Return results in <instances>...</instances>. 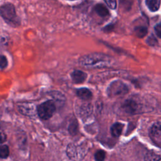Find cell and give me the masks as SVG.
<instances>
[{"label":"cell","mask_w":161,"mask_h":161,"mask_svg":"<svg viewBox=\"0 0 161 161\" xmlns=\"http://www.w3.org/2000/svg\"><path fill=\"white\" fill-rule=\"evenodd\" d=\"M6 135L2 131H0V143H3L6 140Z\"/></svg>","instance_id":"obj_23"},{"label":"cell","mask_w":161,"mask_h":161,"mask_svg":"<svg viewBox=\"0 0 161 161\" xmlns=\"http://www.w3.org/2000/svg\"><path fill=\"white\" fill-rule=\"evenodd\" d=\"M148 30L147 27L140 26H137L136 28H135V33L136 35V36L139 38H143L147 34Z\"/></svg>","instance_id":"obj_15"},{"label":"cell","mask_w":161,"mask_h":161,"mask_svg":"<svg viewBox=\"0 0 161 161\" xmlns=\"http://www.w3.org/2000/svg\"><path fill=\"white\" fill-rule=\"evenodd\" d=\"M106 157V152L104 150H99L94 154V158L96 161H104Z\"/></svg>","instance_id":"obj_17"},{"label":"cell","mask_w":161,"mask_h":161,"mask_svg":"<svg viewBox=\"0 0 161 161\" xmlns=\"http://www.w3.org/2000/svg\"><path fill=\"white\" fill-rule=\"evenodd\" d=\"M106 4L111 9H115L116 8V1L113 0H108L105 1Z\"/></svg>","instance_id":"obj_20"},{"label":"cell","mask_w":161,"mask_h":161,"mask_svg":"<svg viewBox=\"0 0 161 161\" xmlns=\"http://www.w3.org/2000/svg\"><path fill=\"white\" fill-rule=\"evenodd\" d=\"M55 111V105L53 101L48 100L40 104L37 107L38 116L44 120L51 118Z\"/></svg>","instance_id":"obj_2"},{"label":"cell","mask_w":161,"mask_h":161,"mask_svg":"<svg viewBox=\"0 0 161 161\" xmlns=\"http://www.w3.org/2000/svg\"><path fill=\"white\" fill-rule=\"evenodd\" d=\"M138 104L133 99H128L123 104V109L128 113L133 114L138 109Z\"/></svg>","instance_id":"obj_8"},{"label":"cell","mask_w":161,"mask_h":161,"mask_svg":"<svg viewBox=\"0 0 161 161\" xmlns=\"http://www.w3.org/2000/svg\"><path fill=\"white\" fill-rule=\"evenodd\" d=\"M8 65V60L6 56L0 55V69H5Z\"/></svg>","instance_id":"obj_19"},{"label":"cell","mask_w":161,"mask_h":161,"mask_svg":"<svg viewBox=\"0 0 161 161\" xmlns=\"http://www.w3.org/2000/svg\"><path fill=\"white\" fill-rule=\"evenodd\" d=\"M147 43L150 46H155L157 43V41L153 36H150L147 40Z\"/></svg>","instance_id":"obj_21"},{"label":"cell","mask_w":161,"mask_h":161,"mask_svg":"<svg viewBox=\"0 0 161 161\" xmlns=\"http://www.w3.org/2000/svg\"><path fill=\"white\" fill-rule=\"evenodd\" d=\"M145 3L151 11H157L160 7V1L159 0H147Z\"/></svg>","instance_id":"obj_13"},{"label":"cell","mask_w":161,"mask_h":161,"mask_svg":"<svg viewBox=\"0 0 161 161\" xmlns=\"http://www.w3.org/2000/svg\"><path fill=\"white\" fill-rule=\"evenodd\" d=\"M69 131L72 135H74L77 131V123L76 121H72L69 126Z\"/></svg>","instance_id":"obj_18"},{"label":"cell","mask_w":161,"mask_h":161,"mask_svg":"<svg viewBox=\"0 0 161 161\" xmlns=\"http://www.w3.org/2000/svg\"><path fill=\"white\" fill-rule=\"evenodd\" d=\"M112 58L104 54L94 53L82 57L79 62L82 66L86 67H105L112 62Z\"/></svg>","instance_id":"obj_1"},{"label":"cell","mask_w":161,"mask_h":161,"mask_svg":"<svg viewBox=\"0 0 161 161\" xmlns=\"http://www.w3.org/2000/svg\"><path fill=\"white\" fill-rule=\"evenodd\" d=\"M128 92V87L126 84L121 80H115L112 82L107 89L109 96L115 97L123 96Z\"/></svg>","instance_id":"obj_3"},{"label":"cell","mask_w":161,"mask_h":161,"mask_svg":"<svg viewBox=\"0 0 161 161\" xmlns=\"http://www.w3.org/2000/svg\"><path fill=\"white\" fill-rule=\"evenodd\" d=\"M96 13L101 17H106L108 15L109 11L107 8L103 4H97L94 7Z\"/></svg>","instance_id":"obj_12"},{"label":"cell","mask_w":161,"mask_h":161,"mask_svg":"<svg viewBox=\"0 0 161 161\" xmlns=\"http://www.w3.org/2000/svg\"><path fill=\"white\" fill-rule=\"evenodd\" d=\"M149 135L155 145L161 147V123H154L150 130Z\"/></svg>","instance_id":"obj_6"},{"label":"cell","mask_w":161,"mask_h":161,"mask_svg":"<svg viewBox=\"0 0 161 161\" xmlns=\"http://www.w3.org/2000/svg\"><path fill=\"white\" fill-rule=\"evenodd\" d=\"M154 30H155V32L156 35L160 38H161V23L156 25V26L154 28Z\"/></svg>","instance_id":"obj_22"},{"label":"cell","mask_w":161,"mask_h":161,"mask_svg":"<svg viewBox=\"0 0 161 161\" xmlns=\"http://www.w3.org/2000/svg\"><path fill=\"white\" fill-rule=\"evenodd\" d=\"M161 160V156L153 152H147L144 157V161H159Z\"/></svg>","instance_id":"obj_14"},{"label":"cell","mask_w":161,"mask_h":161,"mask_svg":"<svg viewBox=\"0 0 161 161\" xmlns=\"http://www.w3.org/2000/svg\"><path fill=\"white\" fill-rule=\"evenodd\" d=\"M123 128V125L121 123H115L113 124L111 128V135L115 137H119L122 133V130Z\"/></svg>","instance_id":"obj_11"},{"label":"cell","mask_w":161,"mask_h":161,"mask_svg":"<svg viewBox=\"0 0 161 161\" xmlns=\"http://www.w3.org/2000/svg\"><path fill=\"white\" fill-rule=\"evenodd\" d=\"M9 155V147L3 145L0 146V158H6Z\"/></svg>","instance_id":"obj_16"},{"label":"cell","mask_w":161,"mask_h":161,"mask_svg":"<svg viewBox=\"0 0 161 161\" xmlns=\"http://www.w3.org/2000/svg\"><path fill=\"white\" fill-rule=\"evenodd\" d=\"M0 14L1 16L7 21L12 22L16 18V11L13 4L6 3L0 8Z\"/></svg>","instance_id":"obj_4"},{"label":"cell","mask_w":161,"mask_h":161,"mask_svg":"<svg viewBox=\"0 0 161 161\" xmlns=\"http://www.w3.org/2000/svg\"><path fill=\"white\" fill-rule=\"evenodd\" d=\"M76 93L77 96L82 100H89L92 96L91 91L87 88L79 89L77 90Z\"/></svg>","instance_id":"obj_10"},{"label":"cell","mask_w":161,"mask_h":161,"mask_svg":"<svg viewBox=\"0 0 161 161\" xmlns=\"http://www.w3.org/2000/svg\"><path fill=\"white\" fill-rule=\"evenodd\" d=\"M19 111L26 116H33L37 113V108L35 105L32 103H23L20 104L18 106Z\"/></svg>","instance_id":"obj_7"},{"label":"cell","mask_w":161,"mask_h":161,"mask_svg":"<svg viewBox=\"0 0 161 161\" xmlns=\"http://www.w3.org/2000/svg\"><path fill=\"white\" fill-rule=\"evenodd\" d=\"M71 78L74 82L79 84L83 82L86 79L87 74L81 70H75L72 72Z\"/></svg>","instance_id":"obj_9"},{"label":"cell","mask_w":161,"mask_h":161,"mask_svg":"<svg viewBox=\"0 0 161 161\" xmlns=\"http://www.w3.org/2000/svg\"><path fill=\"white\" fill-rule=\"evenodd\" d=\"M67 154L71 160L79 161L84 158L86 153L83 148L80 147H77L74 144H69L67 148Z\"/></svg>","instance_id":"obj_5"}]
</instances>
